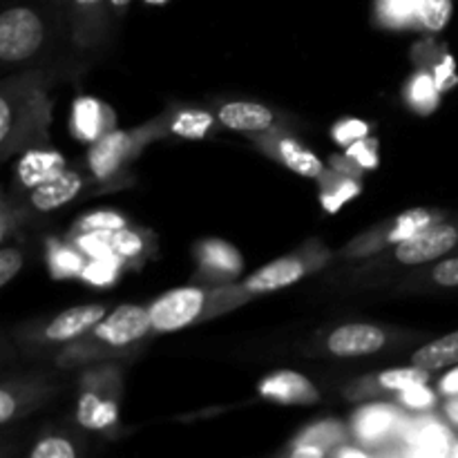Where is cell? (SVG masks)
I'll return each mask as SVG.
<instances>
[{
	"mask_svg": "<svg viewBox=\"0 0 458 458\" xmlns=\"http://www.w3.org/2000/svg\"><path fill=\"white\" fill-rule=\"evenodd\" d=\"M226 293L228 289L208 293V291L197 289V286H182V289H173L168 293L159 295L148 307L152 331H157V334H173V331L192 325V322H197L208 311L210 302L224 298Z\"/></svg>",
	"mask_w": 458,
	"mask_h": 458,
	"instance_id": "1",
	"label": "cell"
},
{
	"mask_svg": "<svg viewBox=\"0 0 458 458\" xmlns=\"http://www.w3.org/2000/svg\"><path fill=\"white\" fill-rule=\"evenodd\" d=\"M45 27L38 13L27 7H12L0 16V58L21 63L34 56L43 45Z\"/></svg>",
	"mask_w": 458,
	"mask_h": 458,
	"instance_id": "2",
	"label": "cell"
},
{
	"mask_svg": "<svg viewBox=\"0 0 458 458\" xmlns=\"http://www.w3.org/2000/svg\"><path fill=\"white\" fill-rule=\"evenodd\" d=\"M150 331L152 320L148 309L137 307V304H121L94 327L92 335L98 343L119 349L146 338Z\"/></svg>",
	"mask_w": 458,
	"mask_h": 458,
	"instance_id": "3",
	"label": "cell"
},
{
	"mask_svg": "<svg viewBox=\"0 0 458 458\" xmlns=\"http://www.w3.org/2000/svg\"><path fill=\"white\" fill-rule=\"evenodd\" d=\"M458 246V226L454 224H432L429 228L420 231L419 235L403 240L396 244V259L401 264H416L434 262V259L443 258L450 250Z\"/></svg>",
	"mask_w": 458,
	"mask_h": 458,
	"instance_id": "4",
	"label": "cell"
},
{
	"mask_svg": "<svg viewBox=\"0 0 458 458\" xmlns=\"http://www.w3.org/2000/svg\"><path fill=\"white\" fill-rule=\"evenodd\" d=\"M141 137L134 132H123V130H110L89 148L88 164L89 170L97 179H107L121 170V165L137 152Z\"/></svg>",
	"mask_w": 458,
	"mask_h": 458,
	"instance_id": "5",
	"label": "cell"
},
{
	"mask_svg": "<svg viewBox=\"0 0 458 458\" xmlns=\"http://www.w3.org/2000/svg\"><path fill=\"white\" fill-rule=\"evenodd\" d=\"M403 443L407 445L405 454L414 456H450L454 438L452 432L437 419H419L403 425Z\"/></svg>",
	"mask_w": 458,
	"mask_h": 458,
	"instance_id": "6",
	"label": "cell"
},
{
	"mask_svg": "<svg viewBox=\"0 0 458 458\" xmlns=\"http://www.w3.org/2000/svg\"><path fill=\"white\" fill-rule=\"evenodd\" d=\"M387 343V334L374 325H344L327 338V349L338 358L371 356Z\"/></svg>",
	"mask_w": 458,
	"mask_h": 458,
	"instance_id": "7",
	"label": "cell"
},
{
	"mask_svg": "<svg viewBox=\"0 0 458 458\" xmlns=\"http://www.w3.org/2000/svg\"><path fill=\"white\" fill-rule=\"evenodd\" d=\"M259 396L282 405H311L320 398L316 385L298 371H277L264 378L258 387Z\"/></svg>",
	"mask_w": 458,
	"mask_h": 458,
	"instance_id": "8",
	"label": "cell"
},
{
	"mask_svg": "<svg viewBox=\"0 0 458 458\" xmlns=\"http://www.w3.org/2000/svg\"><path fill=\"white\" fill-rule=\"evenodd\" d=\"M403 416L398 414L396 407L380 403V405H367L353 416V432L360 438V443H383L392 438L394 434H401Z\"/></svg>",
	"mask_w": 458,
	"mask_h": 458,
	"instance_id": "9",
	"label": "cell"
},
{
	"mask_svg": "<svg viewBox=\"0 0 458 458\" xmlns=\"http://www.w3.org/2000/svg\"><path fill=\"white\" fill-rule=\"evenodd\" d=\"M304 273H307V264L300 258H280L246 277L242 286L249 295L273 293V291L286 289V286L300 282Z\"/></svg>",
	"mask_w": 458,
	"mask_h": 458,
	"instance_id": "10",
	"label": "cell"
},
{
	"mask_svg": "<svg viewBox=\"0 0 458 458\" xmlns=\"http://www.w3.org/2000/svg\"><path fill=\"white\" fill-rule=\"evenodd\" d=\"M106 316L107 311L101 304H83V307L67 309L49 322L47 329H45V338L52 340V343H67V340L81 338L83 334L92 331Z\"/></svg>",
	"mask_w": 458,
	"mask_h": 458,
	"instance_id": "11",
	"label": "cell"
},
{
	"mask_svg": "<svg viewBox=\"0 0 458 458\" xmlns=\"http://www.w3.org/2000/svg\"><path fill=\"white\" fill-rule=\"evenodd\" d=\"M112 123V112L110 107L103 106L98 98L92 97H81L76 98L74 107H72V132L76 134V139L81 141L94 143L97 139H101L103 134L110 132Z\"/></svg>",
	"mask_w": 458,
	"mask_h": 458,
	"instance_id": "12",
	"label": "cell"
},
{
	"mask_svg": "<svg viewBox=\"0 0 458 458\" xmlns=\"http://www.w3.org/2000/svg\"><path fill=\"white\" fill-rule=\"evenodd\" d=\"M65 170V157L58 150H30L18 161L16 177L22 188L34 191V188L52 182L54 177H58Z\"/></svg>",
	"mask_w": 458,
	"mask_h": 458,
	"instance_id": "13",
	"label": "cell"
},
{
	"mask_svg": "<svg viewBox=\"0 0 458 458\" xmlns=\"http://www.w3.org/2000/svg\"><path fill=\"white\" fill-rule=\"evenodd\" d=\"M217 121L237 132H268L276 123V114L259 103L231 101L219 107Z\"/></svg>",
	"mask_w": 458,
	"mask_h": 458,
	"instance_id": "14",
	"label": "cell"
},
{
	"mask_svg": "<svg viewBox=\"0 0 458 458\" xmlns=\"http://www.w3.org/2000/svg\"><path fill=\"white\" fill-rule=\"evenodd\" d=\"M201 271L213 280H228L244 268V258L233 244L224 240H206L197 246Z\"/></svg>",
	"mask_w": 458,
	"mask_h": 458,
	"instance_id": "15",
	"label": "cell"
},
{
	"mask_svg": "<svg viewBox=\"0 0 458 458\" xmlns=\"http://www.w3.org/2000/svg\"><path fill=\"white\" fill-rule=\"evenodd\" d=\"M271 155L277 157V159L291 170V173L300 174V177H307V179L325 177V165H322V161L318 159L316 152L309 150L307 146H302L298 139L277 137Z\"/></svg>",
	"mask_w": 458,
	"mask_h": 458,
	"instance_id": "16",
	"label": "cell"
},
{
	"mask_svg": "<svg viewBox=\"0 0 458 458\" xmlns=\"http://www.w3.org/2000/svg\"><path fill=\"white\" fill-rule=\"evenodd\" d=\"M81 188H83V179H81L74 170H65V173H61L58 177H54L52 182L43 183V186L31 191V206H34L36 210H43V213L56 210L61 208V206L70 204V201L79 195Z\"/></svg>",
	"mask_w": 458,
	"mask_h": 458,
	"instance_id": "17",
	"label": "cell"
},
{
	"mask_svg": "<svg viewBox=\"0 0 458 458\" xmlns=\"http://www.w3.org/2000/svg\"><path fill=\"white\" fill-rule=\"evenodd\" d=\"M76 419L83 428L94 432L107 429L119 420V405L110 398H101L97 392H85L76 407Z\"/></svg>",
	"mask_w": 458,
	"mask_h": 458,
	"instance_id": "18",
	"label": "cell"
},
{
	"mask_svg": "<svg viewBox=\"0 0 458 458\" xmlns=\"http://www.w3.org/2000/svg\"><path fill=\"white\" fill-rule=\"evenodd\" d=\"M411 365L423 367L429 374L458 365V331H452V334L443 335V338L420 347L419 352L411 356Z\"/></svg>",
	"mask_w": 458,
	"mask_h": 458,
	"instance_id": "19",
	"label": "cell"
},
{
	"mask_svg": "<svg viewBox=\"0 0 458 458\" xmlns=\"http://www.w3.org/2000/svg\"><path fill=\"white\" fill-rule=\"evenodd\" d=\"M420 0H376V18L389 30H416Z\"/></svg>",
	"mask_w": 458,
	"mask_h": 458,
	"instance_id": "20",
	"label": "cell"
},
{
	"mask_svg": "<svg viewBox=\"0 0 458 458\" xmlns=\"http://www.w3.org/2000/svg\"><path fill=\"white\" fill-rule=\"evenodd\" d=\"M441 94L437 79L429 70H420L407 83V101L420 114H429V112L437 110L438 103H441Z\"/></svg>",
	"mask_w": 458,
	"mask_h": 458,
	"instance_id": "21",
	"label": "cell"
},
{
	"mask_svg": "<svg viewBox=\"0 0 458 458\" xmlns=\"http://www.w3.org/2000/svg\"><path fill=\"white\" fill-rule=\"evenodd\" d=\"M47 262L52 276L63 280V277H81V271L88 264V259L74 244H52Z\"/></svg>",
	"mask_w": 458,
	"mask_h": 458,
	"instance_id": "22",
	"label": "cell"
},
{
	"mask_svg": "<svg viewBox=\"0 0 458 458\" xmlns=\"http://www.w3.org/2000/svg\"><path fill=\"white\" fill-rule=\"evenodd\" d=\"M437 219H438L437 215L429 213V210L425 208L407 210V213L398 215V217L394 219L392 228H389L387 233V242L389 244H398V242L403 240H410V237L419 235L420 231L429 228L432 224H438Z\"/></svg>",
	"mask_w": 458,
	"mask_h": 458,
	"instance_id": "23",
	"label": "cell"
},
{
	"mask_svg": "<svg viewBox=\"0 0 458 458\" xmlns=\"http://www.w3.org/2000/svg\"><path fill=\"white\" fill-rule=\"evenodd\" d=\"M123 259L116 255H106V258H88V264L81 271V280L92 286H112L121 276Z\"/></svg>",
	"mask_w": 458,
	"mask_h": 458,
	"instance_id": "24",
	"label": "cell"
},
{
	"mask_svg": "<svg viewBox=\"0 0 458 458\" xmlns=\"http://www.w3.org/2000/svg\"><path fill=\"white\" fill-rule=\"evenodd\" d=\"M215 125V116L208 114L204 110H183L170 123L173 134L182 139H204L210 132V128Z\"/></svg>",
	"mask_w": 458,
	"mask_h": 458,
	"instance_id": "25",
	"label": "cell"
},
{
	"mask_svg": "<svg viewBox=\"0 0 458 458\" xmlns=\"http://www.w3.org/2000/svg\"><path fill=\"white\" fill-rule=\"evenodd\" d=\"M356 195H360V183L344 174V177H334L331 183H325V191L320 192V204L327 213H338Z\"/></svg>",
	"mask_w": 458,
	"mask_h": 458,
	"instance_id": "26",
	"label": "cell"
},
{
	"mask_svg": "<svg viewBox=\"0 0 458 458\" xmlns=\"http://www.w3.org/2000/svg\"><path fill=\"white\" fill-rule=\"evenodd\" d=\"M429 371L423 367H398V369L383 371L378 376L380 389H387V392H405V389L416 387V385H428Z\"/></svg>",
	"mask_w": 458,
	"mask_h": 458,
	"instance_id": "27",
	"label": "cell"
},
{
	"mask_svg": "<svg viewBox=\"0 0 458 458\" xmlns=\"http://www.w3.org/2000/svg\"><path fill=\"white\" fill-rule=\"evenodd\" d=\"M452 18V0H420L416 30L441 31Z\"/></svg>",
	"mask_w": 458,
	"mask_h": 458,
	"instance_id": "28",
	"label": "cell"
},
{
	"mask_svg": "<svg viewBox=\"0 0 458 458\" xmlns=\"http://www.w3.org/2000/svg\"><path fill=\"white\" fill-rule=\"evenodd\" d=\"M72 244H74L85 258H106V255H114V250H112V231L76 233ZM116 258H119V255H116Z\"/></svg>",
	"mask_w": 458,
	"mask_h": 458,
	"instance_id": "29",
	"label": "cell"
},
{
	"mask_svg": "<svg viewBox=\"0 0 458 458\" xmlns=\"http://www.w3.org/2000/svg\"><path fill=\"white\" fill-rule=\"evenodd\" d=\"M128 226L123 215L114 213V210H97L76 222V233H88V231H119V228Z\"/></svg>",
	"mask_w": 458,
	"mask_h": 458,
	"instance_id": "30",
	"label": "cell"
},
{
	"mask_svg": "<svg viewBox=\"0 0 458 458\" xmlns=\"http://www.w3.org/2000/svg\"><path fill=\"white\" fill-rule=\"evenodd\" d=\"M300 441L311 443V445L322 447V450H329V447L335 445V443L344 441V432H343V428H340V425L327 420V423L316 425V428H309L307 432L300 437Z\"/></svg>",
	"mask_w": 458,
	"mask_h": 458,
	"instance_id": "31",
	"label": "cell"
},
{
	"mask_svg": "<svg viewBox=\"0 0 458 458\" xmlns=\"http://www.w3.org/2000/svg\"><path fill=\"white\" fill-rule=\"evenodd\" d=\"M347 157L358 165L360 170H374L378 168V141L371 137L360 139V141L347 146Z\"/></svg>",
	"mask_w": 458,
	"mask_h": 458,
	"instance_id": "32",
	"label": "cell"
},
{
	"mask_svg": "<svg viewBox=\"0 0 458 458\" xmlns=\"http://www.w3.org/2000/svg\"><path fill=\"white\" fill-rule=\"evenodd\" d=\"M369 123L362 119H344L340 121V123L334 125V130H331V137H334V141L338 143V146H352V143L360 141V139L369 137Z\"/></svg>",
	"mask_w": 458,
	"mask_h": 458,
	"instance_id": "33",
	"label": "cell"
},
{
	"mask_svg": "<svg viewBox=\"0 0 458 458\" xmlns=\"http://www.w3.org/2000/svg\"><path fill=\"white\" fill-rule=\"evenodd\" d=\"M112 250L121 259H134L143 253V240L130 228H119L112 231Z\"/></svg>",
	"mask_w": 458,
	"mask_h": 458,
	"instance_id": "34",
	"label": "cell"
},
{
	"mask_svg": "<svg viewBox=\"0 0 458 458\" xmlns=\"http://www.w3.org/2000/svg\"><path fill=\"white\" fill-rule=\"evenodd\" d=\"M398 403L405 410L411 411H428L437 405V394L428 387V385H416V387L398 392Z\"/></svg>",
	"mask_w": 458,
	"mask_h": 458,
	"instance_id": "35",
	"label": "cell"
},
{
	"mask_svg": "<svg viewBox=\"0 0 458 458\" xmlns=\"http://www.w3.org/2000/svg\"><path fill=\"white\" fill-rule=\"evenodd\" d=\"M432 74H434V79H437L438 89H441L443 94L450 92V89L458 83L454 56L447 52H443L441 56L432 63Z\"/></svg>",
	"mask_w": 458,
	"mask_h": 458,
	"instance_id": "36",
	"label": "cell"
},
{
	"mask_svg": "<svg viewBox=\"0 0 458 458\" xmlns=\"http://www.w3.org/2000/svg\"><path fill=\"white\" fill-rule=\"evenodd\" d=\"M76 450L67 438L47 437L31 450V458H74Z\"/></svg>",
	"mask_w": 458,
	"mask_h": 458,
	"instance_id": "37",
	"label": "cell"
},
{
	"mask_svg": "<svg viewBox=\"0 0 458 458\" xmlns=\"http://www.w3.org/2000/svg\"><path fill=\"white\" fill-rule=\"evenodd\" d=\"M22 267V258L16 249L0 250V286H7Z\"/></svg>",
	"mask_w": 458,
	"mask_h": 458,
	"instance_id": "38",
	"label": "cell"
},
{
	"mask_svg": "<svg viewBox=\"0 0 458 458\" xmlns=\"http://www.w3.org/2000/svg\"><path fill=\"white\" fill-rule=\"evenodd\" d=\"M432 280L438 286L456 289L458 286V258H450L445 262H438L432 271Z\"/></svg>",
	"mask_w": 458,
	"mask_h": 458,
	"instance_id": "39",
	"label": "cell"
},
{
	"mask_svg": "<svg viewBox=\"0 0 458 458\" xmlns=\"http://www.w3.org/2000/svg\"><path fill=\"white\" fill-rule=\"evenodd\" d=\"M18 410V401L9 389H0V423H9Z\"/></svg>",
	"mask_w": 458,
	"mask_h": 458,
	"instance_id": "40",
	"label": "cell"
},
{
	"mask_svg": "<svg viewBox=\"0 0 458 458\" xmlns=\"http://www.w3.org/2000/svg\"><path fill=\"white\" fill-rule=\"evenodd\" d=\"M438 392L445 398L458 396V365H454V369L443 376L441 383H438Z\"/></svg>",
	"mask_w": 458,
	"mask_h": 458,
	"instance_id": "41",
	"label": "cell"
},
{
	"mask_svg": "<svg viewBox=\"0 0 458 458\" xmlns=\"http://www.w3.org/2000/svg\"><path fill=\"white\" fill-rule=\"evenodd\" d=\"M327 454V450H322V447L318 445H311V443H302L298 441V445L291 450V456L293 458H322Z\"/></svg>",
	"mask_w": 458,
	"mask_h": 458,
	"instance_id": "42",
	"label": "cell"
},
{
	"mask_svg": "<svg viewBox=\"0 0 458 458\" xmlns=\"http://www.w3.org/2000/svg\"><path fill=\"white\" fill-rule=\"evenodd\" d=\"M74 3V7L79 9L81 13H85V16H97V13L103 12V7H106V3H110V0H72Z\"/></svg>",
	"mask_w": 458,
	"mask_h": 458,
	"instance_id": "43",
	"label": "cell"
},
{
	"mask_svg": "<svg viewBox=\"0 0 458 458\" xmlns=\"http://www.w3.org/2000/svg\"><path fill=\"white\" fill-rule=\"evenodd\" d=\"M445 419L450 420L454 428H458V396H452L450 401L445 403Z\"/></svg>",
	"mask_w": 458,
	"mask_h": 458,
	"instance_id": "44",
	"label": "cell"
},
{
	"mask_svg": "<svg viewBox=\"0 0 458 458\" xmlns=\"http://www.w3.org/2000/svg\"><path fill=\"white\" fill-rule=\"evenodd\" d=\"M334 456H338V458H344V456L367 458V456H369V452L360 450V447H338V450H334Z\"/></svg>",
	"mask_w": 458,
	"mask_h": 458,
	"instance_id": "45",
	"label": "cell"
},
{
	"mask_svg": "<svg viewBox=\"0 0 458 458\" xmlns=\"http://www.w3.org/2000/svg\"><path fill=\"white\" fill-rule=\"evenodd\" d=\"M130 3L132 0H110V7L116 9V12H123V9L130 7Z\"/></svg>",
	"mask_w": 458,
	"mask_h": 458,
	"instance_id": "46",
	"label": "cell"
},
{
	"mask_svg": "<svg viewBox=\"0 0 458 458\" xmlns=\"http://www.w3.org/2000/svg\"><path fill=\"white\" fill-rule=\"evenodd\" d=\"M450 456H456L458 458V438L454 441V445H452V452H450Z\"/></svg>",
	"mask_w": 458,
	"mask_h": 458,
	"instance_id": "47",
	"label": "cell"
},
{
	"mask_svg": "<svg viewBox=\"0 0 458 458\" xmlns=\"http://www.w3.org/2000/svg\"><path fill=\"white\" fill-rule=\"evenodd\" d=\"M148 4H164V3H168V0H146Z\"/></svg>",
	"mask_w": 458,
	"mask_h": 458,
	"instance_id": "48",
	"label": "cell"
}]
</instances>
